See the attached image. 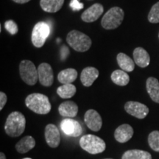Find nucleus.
<instances>
[{
  "mask_svg": "<svg viewBox=\"0 0 159 159\" xmlns=\"http://www.w3.org/2000/svg\"><path fill=\"white\" fill-rule=\"evenodd\" d=\"M133 136H134V129L128 124H123L119 126L114 133L115 139L119 143L128 142Z\"/></svg>",
  "mask_w": 159,
  "mask_h": 159,
  "instance_id": "4468645a",
  "label": "nucleus"
},
{
  "mask_svg": "<svg viewBox=\"0 0 159 159\" xmlns=\"http://www.w3.org/2000/svg\"><path fill=\"white\" fill-rule=\"evenodd\" d=\"M77 89L75 85L71 83L69 84H63L57 89V94L60 97L63 99L71 98L76 93Z\"/></svg>",
  "mask_w": 159,
  "mask_h": 159,
  "instance_id": "b1692460",
  "label": "nucleus"
},
{
  "mask_svg": "<svg viewBox=\"0 0 159 159\" xmlns=\"http://www.w3.org/2000/svg\"><path fill=\"white\" fill-rule=\"evenodd\" d=\"M39 80L41 85L46 87H49L54 82V74L52 66L49 63H42L38 68Z\"/></svg>",
  "mask_w": 159,
  "mask_h": 159,
  "instance_id": "9d476101",
  "label": "nucleus"
},
{
  "mask_svg": "<svg viewBox=\"0 0 159 159\" xmlns=\"http://www.w3.org/2000/svg\"><path fill=\"white\" fill-rule=\"evenodd\" d=\"M111 80L116 85H120V86H125L127 85L130 82V77L126 71L117 69L113 71L111 76Z\"/></svg>",
  "mask_w": 159,
  "mask_h": 159,
  "instance_id": "5701e85b",
  "label": "nucleus"
},
{
  "mask_svg": "<svg viewBox=\"0 0 159 159\" xmlns=\"http://www.w3.org/2000/svg\"><path fill=\"white\" fill-rule=\"evenodd\" d=\"M50 34V27L44 21L35 24L32 32V43L37 48L42 47Z\"/></svg>",
  "mask_w": 159,
  "mask_h": 159,
  "instance_id": "0eeeda50",
  "label": "nucleus"
},
{
  "mask_svg": "<svg viewBox=\"0 0 159 159\" xmlns=\"http://www.w3.org/2000/svg\"><path fill=\"white\" fill-rule=\"evenodd\" d=\"M99 77V71L94 67H86L82 71L80 75V80L85 87H89Z\"/></svg>",
  "mask_w": 159,
  "mask_h": 159,
  "instance_id": "2eb2a0df",
  "label": "nucleus"
},
{
  "mask_svg": "<svg viewBox=\"0 0 159 159\" xmlns=\"http://www.w3.org/2000/svg\"><path fill=\"white\" fill-rule=\"evenodd\" d=\"M148 20L150 23H159V2L155 4L148 14Z\"/></svg>",
  "mask_w": 159,
  "mask_h": 159,
  "instance_id": "bb28decb",
  "label": "nucleus"
},
{
  "mask_svg": "<svg viewBox=\"0 0 159 159\" xmlns=\"http://www.w3.org/2000/svg\"><path fill=\"white\" fill-rule=\"evenodd\" d=\"M116 61L119 67L123 71L130 72L135 69V62L134 60L125 53H119L116 56Z\"/></svg>",
  "mask_w": 159,
  "mask_h": 159,
  "instance_id": "aec40b11",
  "label": "nucleus"
},
{
  "mask_svg": "<svg viewBox=\"0 0 159 159\" xmlns=\"http://www.w3.org/2000/svg\"><path fill=\"white\" fill-rule=\"evenodd\" d=\"M106 159H111V158H106Z\"/></svg>",
  "mask_w": 159,
  "mask_h": 159,
  "instance_id": "f704fd0d",
  "label": "nucleus"
},
{
  "mask_svg": "<svg viewBox=\"0 0 159 159\" xmlns=\"http://www.w3.org/2000/svg\"><path fill=\"white\" fill-rule=\"evenodd\" d=\"M125 110L131 116L140 119H144L149 114V108L147 105L134 101H129L125 103Z\"/></svg>",
  "mask_w": 159,
  "mask_h": 159,
  "instance_id": "6e6552de",
  "label": "nucleus"
},
{
  "mask_svg": "<svg viewBox=\"0 0 159 159\" xmlns=\"http://www.w3.org/2000/svg\"><path fill=\"white\" fill-rule=\"evenodd\" d=\"M25 105L30 110L38 114H47L52 108L48 97L39 93L29 94L25 99Z\"/></svg>",
  "mask_w": 159,
  "mask_h": 159,
  "instance_id": "f257e3e1",
  "label": "nucleus"
},
{
  "mask_svg": "<svg viewBox=\"0 0 159 159\" xmlns=\"http://www.w3.org/2000/svg\"><path fill=\"white\" fill-rule=\"evenodd\" d=\"M158 37H159V34H158Z\"/></svg>",
  "mask_w": 159,
  "mask_h": 159,
  "instance_id": "c9c22d12",
  "label": "nucleus"
},
{
  "mask_svg": "<svg viewBox=\"0 0 159 159\" xmlns=\"http://www.w3.org/2000/svg\"><path fill=\"white\" fill-rule=\"evenodd\" d=\"M64 0H41L40 5L43 11L47 13H56L61 9Z\"/></svg>",
  "mask_w": 159,
  "mask_h": 159,
  "instance_id": "6ab92c4d",
  "label": "nucleus"
},
{
  "mask_svg": "<svg viewBox=\"0 0 159 159\" xmlns=\"http://www.w3.org/2000/svg\"><path fill=\"white\" fill-rule=\"evenodd\" d=\"M66 41L75 51L84 52L88 51L92 44L90 37L77 30H71L66 36Z\"/></svg>",
  "mask_w": 159,
  "mask_h": 159,
  "instance_id": "7ed1b4c3",
  "label": "nucleus"
},
{
  "mask_svg": "<svg viewBox=\"0 0 159 159\" xmlns=\"http://www.w3.org/2000/svg\"><path fill=\"white\" fill-rule=\"evenodd\" d=\"M5 27L6 30L11 35H16L19 31L16 23L13 20H8V21H5Z\"/></svg>",
  "mask_w": 159,
  "mask_h": 159,
  "instance_id": "cd10ccee",
  "label": "nucleus"
},
{
  "mask_svg": "<svg viewBox=\"0 0 159 159\" xmlns=\"http://www.w3.org/2000/svg\"><path fill=\"white\" fill-rule=\"evenodd\" d=\"M77 71L75 69H66L60 71L57 75V80L62 84H69L73 83L77 77Z\"/></svg>",
  "mask_w": 159,
  "mask_h": 159,
  "instance_id": "4be33fe9",
  "label": "nucleus"
},
{
  "mask_svg": "<svg viewBox=\"0 0 159 159\" xmlns=\"http://www.w3.org/2000/svg\"><path fill=\"white\" fill-rule=\"evenodd\" d=\"M69 6L74 11H80V10L83 9V7H84L83 4L80 2L78 0H71L70 3H69Z\"/></svg>",
  "mask_w": 159,
  "mask_h": 159,
  "instance_id": "c85d7f7f",
  "label": "nucleus"
},
{
  "mask_svg": "<svg viewBox=\"0 0 159 159\" xmlns=\"http://www.w3.org/2000/svg\"><path fill=\"white\" fill-rule=\"evenodd\" d=\"M26 119L19 111L12 112L7 116L5 125V133L11 137L21 136L25 130Z\"/></svg>",
  "mask_w": 159,
  "mask_h": 159,
  "instance_id": "f03ea898",
  "label": "nucleus"
},
{
  "mask_svg": "<svg viewBox=\"0 0 159 159\" xmlns=\"http://www.w3.org/2000/svg\"><path fill=\"white\" fill-rule=\"evenodd\" d=\"M23 159H32V158H23Z\"/></svg>",
  "mask_w": 159,
  "mask_h": 159,
  "instance_id": "72a5a7b5",
  "label": "nucleus"
},
{
  "mask_svg": "<svg viewBox=\"0 0 159 159\" xmlns=\"http://www.w3.org/2000/svg\"><path fill=\"white\" fill-rule=\"evenodd\" d=\"M45 139L47 144L52 148H56L61 142L59 130L53 124H49L45 128Z\"/></svg>",
  "mask_w": 159,
  "mask_h": 159,
  "instance_id": "f8f14e48",
  "label": "nucleus"
},
{
  "mask_svg": "<svg viewBox=\"0 0 159 159\" xmlns=\"http://www.w3.org/2000/svg\"><path fill=\"white\" fill-rule=\"evenodd\" d=\"M61 128L66 135L71 137H78L83 133L81 125L77 120L69 118L61 121Z\"/></svg>",
  "mask_w": 159,
  "mask_h": 159,
  "instance_id": "1a4fd4ad",
  "label": "nucleus"
},
{
  "mask_svg": "<svg viewBox=\"0 0 159 159\" xmlns=\"http://www.w3.org/2000/svg\"><path fill=\"white\" fill-rule=\"evenodd\" d=\"M0 159H6L5 155L3 153V152H1L0 153Z\"/></svg>",
  "mask_w": 159,
  "mask_h": 159,
  "instance_id": "473e14b6",
  "label": "nucleus"
},
{
  "mask_svg": "<svg viewBox=\"0 0 159 159\" xmlns=\"http://www.w3.org/2000/svg\"><path fill=\"white\" fill-rule=\"evenodd\" d=\"M146 88L152 100L159 103V82L158 79L152 77H149L147 80Z\"/></svg>",
  "mask_w": 159,
  "mask_h": 159,
  "instance_id": "a211bd4d",
  "label": "nucleus"
},
{
  "mask_svg": "<svg viewBox=\"0 0 159 159\" xmlns=\"http://www.w3.org/2000/svg\"><path fill=\"white\" fill-rule=\"evenodd\" d=\"M7 95H6L4 92H2V91H1V92H0V110H2L4 107H5L6 102H7Z\"/></svg>",
  "mask_w": 159,
  "mask_h": 159,
  "instance_id": "c756f323",
  "label": "nucleus"
},
{
  "mask_svg": "<svg viewBox=\"0 0 159 159\" xmlns=\"http://www.w3.org/2000/svg\"><path fill=\"white\" fill-rule=\"evenodd\" d=\"M103 11H104V7L101 4H94L83 12L81 15V19L85 22H94L102 14Z\"/></svg>",
  "mask_w": 159,
  "mask_h": 159,
  "instance_id": "ddd939ff",
  "label": "nucleus"
},
{
  "mask_svg": "<svg viewBox=\"0 0 159 159\" xmlns=\"http://www.w3.org/2000/svg\"><path fill=\"white\" fill-rule=\"evenodd\" d=\"M58 111L59 114L63 117L73 118L77 116L78 106L73 101H66L59 105Z\"/></svg>",
  "mask_w": 159,
  "mask_h": 159,
  "instance_id": "dca6fc26",
  "label": "nucleus"
},
{
  "mask_svg": "<svg viewBox=\"0 0 159 159\" xmlns=\"http://www.w3.org/2000/svg\"><path fill=\"white\" fill-rule=\"evenodd\" d=\"M69 53V49L66 47L65 45H63L62 47V48L61 49V59L64 60L66 57L68 56Z\"/></svg>",
  "mask_w": 159,
  "mask_h": 159,
  "instance_id": "7c9ffc66",
  "label": "nucleus"
},
{
  "mask_svg": "<svg viewBox=\"0 0 159 159\" xmlns=\"http://www.w3.org/2000/svg\"><path fill=\"white\" fill-rule=\"evenodd\" d=\"M148 143L152 150L159 152V131L154 130L148 136Z\"/></svg>",
  "mask_w": 159,
  "mask_h": 159,
  "instance_id": "a878e982",
  "label": "nucleus"
},
{
  "mask_svg": "<svg viewBox=\"0 0 159 159\" xmlns=\"http://www.w3.org/2000/svg\"><path fill=\"white\" fill-rule=\"evenodd\" d=\"M13 1L19 4H25V3L28 2L30 1V0H13Z\"/></svg>",
  "mask_w": 159,
  "mask_h": 159,
  "instance_id": "2f4dec72",
  "label": "nucleus"
},
{
  "mask_svg": "<svg viewBox=\"0 0 159 159\" xmlns=\"http://www.w3.org/2000/svg\"><path fill=\"white\" fill-rule=\"evenodd\" d=\"M134 62L141 68L148 66L150 62V57L148 52L142 47H137L134 51Z\"/></svg>",
  "mask_w": 159,
  "mask_h": 159,
  "instance_id": "f3484780",
  "label": "nucleus"
},
{
  "mask_svg": "<svg viewBox=\"0 0 159 159\" xmlns=\"http://www.w3.org/2000/svg\"><path fill=\"white\" fill-rule=\"evenodd\" d=\"M80 146L90 154H98L104 152L106 144L104 140L95 135L87 134L80 139Z\"/></svg>",
  "mask_w": 159,
  "mask_h": 159,
  "instance_id": "20e7f679",
  "label": "nucleus"
},
{
  "mask_svg": "<svg viewBox=\"0 0 159 159\" xmlns=\"http://www.w3.org/2000/svg\"><path fill=\"white\" fill-rule=\"evenodd\" d=\"M125 13L119 7H111L103 16L101 25L105 30H114L119 27L124 19Z\"/></svg>",
  "mask_w": 159,
  "mask_h": 159,
  "instance_id": "39448f33",
  "label": "nucleus"
},
{
  "mask_svg": "<svg viewBox=\"0 0 159 159\" xmlns=\"http://www.w3.org/2000/svg\"><path fill=\"white\" fill-rule=\"evenodd\" d=\"M84 121L87 127L95 132L99 131L102 128V120L101 116L97 111L93 109H90L85 112Z\"/></svg>",
  "mask_w": 159,
  "mask_h": 159,
  "instance_id": "9b49d317",
  "label": "nucleus"
},
{
  "mask_svg": "<svg viewBox=\"0 0 159 159\" xmlns=\"http://www.w3.org/2000/svg\"><path fill=\"white\" fill-rule=\"evenodd\" d=\"M35 146V140L30 136L24 137L16 144V149L19 153L24 154L29 152Z\"/></svg>",
  "mask_w": 159,
  "mask_h": 159,
  "instance_id": "412c9836",
  "label": "nucleus"
},
{
  "mask_svg": "<svg viewBox=\"0 0 159 159\" xmlns=\"http://www.w3.org/2000/svg\"><path fill=\"white\" fill-rule=\"evenodd\" d=\"M122 159H152V156L147 151L130 150L126 151L123 154Z\"/></svg>",
  "mask_w": 159,
  "mask_h": 159,
  "instance_id": "393cba45",
  "label": "nucleus"
},
{
  "mask_svg": "<svg viewBox=\"0 0 159 159\" xmlns=\"http://www.w3.org/2000/svg\"><path fill=\"white\" fill-rule=\"evenodd\" d=\"M19 73L22 80L29 85H34L39 80L38 69L34 63L28 60H24L20 63Z\"/></svg>",
  "mask_w": 159,
  "mask_h": 159,
  "instance_id": "423d86ee",
  "label": "nucleus"
}]
</instances>
